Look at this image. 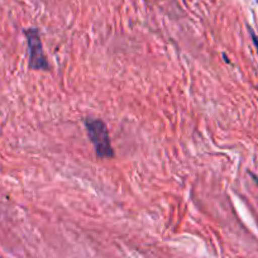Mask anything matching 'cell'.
Returning a JSON list of instances; mask_svg holds the SVG:
<instances>
[{
	"label": "cell",
	"mask_w": 258,
	"mask_h": 258,
	"mask_svg": "<svg viewBox=\"0 0 258 258\" xmlns=\"http://www.w3.org/2000/svg\"><path fill=\"white\" fill-rule=\"evenodd\" d=\"M250 36H252V41L253 43H254L255 48H257V52H258V36H255L252 31H250Z\"/></svg>",
	"instance_id": "3"
},
{
	"label": "cell",
	"mask_w": 258,
	"mask_h": 258,
	"mask_svg": "<svg viewBox=\"0 0 258 258\" xmlns=\"http://www.w3.org/2000/svg\"><path fill=\"white\" fill-rule=\"evenodd\" d=\"M86 131L88 136L95 148L96 156L100 158H111L114 156L113 147H111L109 131L105 123L100 119L88 118L85 119Z\"/></svg>",
	"instance_id": "1"
},
{
	"label": "cell",
	"mask_w": 258,
	"mask_h": 258,
	"mask_svg": "<svg viewBox=\"0 0 258 258\" xmlns=\"http://www.w3.org/2000/svg\"><path fill=\"white\" fill-rule=\"evenodd\" d=\"M27 42L29 47V61L28 66L31 70H43L47 71L49 69V63L47 61L42 46L41 37H39L38 29L29 28L26 32Z\"/></svg>",
	"instance_id": "2"
}]
</instances>
